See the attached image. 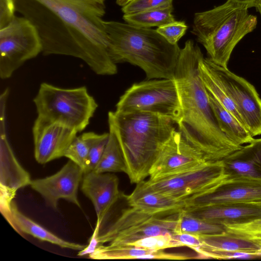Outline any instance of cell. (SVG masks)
Instances as JSON below:
<instances>
[{
    "label": "cell",
    "instance_id": "6da1fadb",
    "mask_svg": "<svg viewBox=\"0 0 261 261\" xmlns=\"http://www.w3.org/2000/svg\"><path fill=\"white\" fill-rule=\"evenodd\" d=\"M14 1L16 12L38 30L44 55L79 58L98 75L117 73L102 18L106 0Z\"/></svg>",
    "mask_w": 261,
    "mask_h": 261
},
{
    "label": "cell",
    "instance_id": "7a4b0ae2",
    "mask_svg": "<svg viewBox=\"0 0 261 261\" xmlns=\"http://www.w3.org/2000/svg\"><path fill=\"white\" fill-rule=\"evenodd\" d=\"M202 56L192 40H187L180 49L174 75L181 107L178 130L207 161L223 160L244 146L232 142L218 126L199 73L198 63Z\"/></svg>",
    "mask_w": 261,
    "mask_h": 261
},
{
    "label": "cell",
    "instance_id": "3957f363",
    "mask_svg": "<svg viewBox=\"0 0 261 261\" xmlns=\"http://www.w3.org/2000/svg\"><path fill=\"white\" fill-rule=\"evenodd\" d=\"M109 127L118 138L132 184L149 176L165 144L176 130L171 119L145 112L108 113Z\"/></svg>",
    "mask_w": 261,
    "mask_h": 261
},
{
    "label": "cell",
    "instance_id": "277c9868",
    "mask_svg": "<svg viewBox=\"0 0 261 261\" xmlns=\"http://www.w3.org/2000/svg\"><path fill=\"white\" fill-rule=\"evenodd\" d=\"M108 51L115 63L128 62L141 68L147 80L174 79L180 49L156 29L103 20Z\"/></svg>",
    "mask_w": 261,
    "mask_h": 261
},
{
    "label": "cell",
    "instance_id": "5b68a950",
    "mask_svg": "<svg viewBox=\"0 0 261 261\" xmlns=\"http://www.w3.org/2000/svg\"><path fill=\"white\" fill-rule=\"evenodd\" d=\"M248 9L227 0L211 10L194 14L192 32L215 64L228 68L234 47L256 27L257 17Z\"/></svg>",
    "mask_w": 261,
    "mask_h": 261
},
{
    "label": "cell",
    "instance_id": "8992f818",
    "mask_svg": "<svg viewBox=\"0 0 261 261\" xmlns=\"http://www.w3.org/2000/svg\"><path fill=\"white\" fill-rule=\"evenodd\" d=\"M33 102L39 116L59 122L77 133L89 125L98 105L85 86L63 88L40 84Z\"/></svg>",
    "mask_w": 261,
    "mask_h": 261
},
{
    "label": "cell",
    "instance_id": "52a82bcc",
    "mask_svg": "<svg viewBox=\"0 0 261 261\" xmlns=\"http://www.w3.org/2000/svg\"><path fill=\"white\" fill-rule=\"evenodd\" d=\"M236 175L229 172L224 160L208 161L196 168L164 178L143 180V187L184 201L214 192Z\"/></svg>",
    "mask_w": 261,
    "mask_h": 261
},
{
    "label": "cell",
    "instance_id": "ba28073f",
    "mask_svg": "<svg viewBox=\"0 0 261 261\" xmlns=\"http://www.w3.org/2000/svg\"><path fill=\"white\" fill-rule=\"evenodd\" d=\"M120 112H145L171 119L178 124L181 117L179 93L174 79L147 80L135 83L116 105Z\"/></svg>",
    "mask_w": 261,
    "mask_h": 261
},
{
    "label": "cell",
    "instance_id": "9c48e42d",
    "mask_svg": "<svg viewBox=\"0 0 261 261\" xmlns=\"http://www.w3.org/2000/svg\"><path fill=\"white\" fill-rule=\"evenodd\" d=\"M178 213L162 216L130 206L123 210L114 222L99 232L98 245H128L147 237L174 234Z\"/></svg>",
    "mask_w": 261,
    "mask_h": 261
},
{
    "label": "cell",
    "instance_id": "30bf717a",
    "mask_svg": "<svg viewBox=\"0 0 261 261\" xmlns=\"http://www.w3.org/2000/svg\"><path fill=\"white\" fill-rule=\"evenodd\" d=\"M38 30L27 18L15 15L0 28V77L6 80L26 61L42 52Z\"/></svg>",
    "mask_w": 261,
    "mask_h": 261
},
{
    "label": "cell",
    "instance_id": "8fae6325",
    "mask_svg": "<svg viewBox=\"0 0 261 261\" xmlns=\"http://www.w3.org/2000/svg\"><path fill=\"white\" fill-rule=\"evenodd\" d=\"M208 60L214 73L234 103L246 128L253 137L261 135V99L254 87L228 68Z\"/></svg>",
    "mask_w": 261,
    "mask_h": 261
},
{
    "label": "cell",
    "instance_id": "7c38bea8",
    "mask_svg": "<svg viewBox=\"0 0 261 261\" xmlns=\"http://www.w3.org/2000/svg\"><path fill=\"white\" fill-rule=\"evenodd\" d=\"M207 162L203 154L175 130L152 166L149 179L155 180L182 173Z\"/></svg>",
    "mask_w": 261,
    "mask_h": 261
},
{
    "label": "cell",
    "instance_id": "4fadbf2b",
    "mask_svg": "<svg viewBox=\"0 0 261 261\" xmlns=\"http://www.w3.org/2000/svg\"><path fill=\"white\" fill-rule=\"evenodd\" d=\"M5 109H1L0 205L3 216L12 225L11 205L17 191L30 185V174L16 158L8 141L5 129Z\"/></svg>",
    "mask_w": 261,
    "mask_h": 261
},
{
    "label": "cell",
    "instance_id": "5bb4252c",
    "mask_svg": "<svg viewBox=\"0 0 261 261\" xmlns=\"http://www.w3.org/2000/svg\"><path fill=\"white\" fill-rule=\"evenodd\" d=\"M77 133L62 123L38 116L32 128L35 160L44 164L64 156Z\"/></svg>",
    "mask_w": 261,
    "mask_h": 261
},
{
    "label": "cell",
    "instance_id": "9a60e30c",
    "mask_svg": "<svg viewBox=\"0 0 261 261\" xmlns=\"http://www.w3.org/2000/svg\"><path fill=\"white\" fill-rule=\"evenodd\" d=\"M84 174L77 165L69 160L53 175L32 180L30 186L54 208L57 207L60 199L67 200L81 207L77 191Z\"/></svg>",
    "mask_w": 261,
    "mask_h": 261
},
{
    "label": "cell",
    "instance_id": "2e32d148",
    "mask_svg": "<svg viewBox=\"0 0 261 261\" xmlns=\"http://www.w3.org/2000/svg\"><path fill=\"white\" fill-rule=\"evenodd\" d=\"M242 203H261V178L236 175L214 192L192 200L186 207Z\"/></svg>",
    "mask_w": 261,
    "mask_h": 261
},
{
    "label": "cell",
    "instance_id": "e0dca14e",
    "mask_svg": "<svg viewBox=\"0 0 261 261\" xmlns=\"http://www.w3.org/2000/svg\"><path fill=\"white\" fill-rule=\"evenodd\" d=\"M81 190L92 202L96 223L100 225L111 207L124 195L119 191L118 177L110 172L84 174Z\"/></svg>",
    "mask_w": 261,
    "mask_h": 261
},
{
    "label": "cell",
    "instance_id": "ac0fdd59",
    "mask_svg": "<svg viewBox=\"0 0 261 261\" xmlns=\"http://www.w3.org/2000/svg\"><path fill=\"white\" fill-rule=\"evenodd\" d=\"M186 212L208 222H241L261 218V203L186 207Z\"/></svg>",
    "mask_w": 261,
    "mask_h": 261
},
{
    "label": "cell",
    "instance_id": "d6986e66",
    "mask_svg": "<svg viewBox=\"0 0 261 261\" xmlns=\"http://www.w3.org/2000/svg\"><path fill=\"white\" fill-rule=\"evenodd\" d=\"M130 194L124 196L130 206L149 213L167 216L182 211L187 204L143 187L140 183Z\"/></svg>",
    "mask_w": 261,
    "mask_h": 261
},
{
    "label": "cell",
    "instance_id": "ffe728a7",
    "mask_svg": "<svg viewBox=\"0 0 261 261\" xmlns=\"http://www.w3.org/2000/svg\"><path fill=\"white\" fill-rule=\"evenodd\" d=\"M12 226L17 231L29 234L38 239L58 245L62 248L81 251L86 245L65 241L35 222L18 208L15 202L11 205Z\"/></svg>",
    "mask_w": 261,
    "mask_h": 261
},
{
    "label": "cell",
    "instance_id": "44dd1931",
    "mask_svg": "<svg viewBox=\"0 0 261 261\" xmlns=\"http://www.w3.org/2000/svg\"><path fill=\"white\" fill-rule=\"evenodd\" d=\"M207 91L213 113L221 131L237 145L243 146L244 144L253 142L255 138L248 129Z\"/></svg>",
    "mask_w": 261,
    "mask_h": 261
},
{
    "label": "cell",
    "instance_id": "7402d4cb",
    "mask_svg": "<svg viewBox=\"0 0 261 261\" xmlns=\"http://www.w3.org/2000/svg\"><path fill=\"white\" fill-rule=\"evenodd\" d=\"M201 245L194 250L199 254L207 251L244 252L261 256V247L249 241L222 233L199 236Z\"/></svg>",
    "mask_w": 261,
    "mask_h": 261
},
{
    "label": "cell",
    "instance_id": "603a6c76",
    "mask_svg": "<svg viewBox=\"0 0 261 261\" xmlns=\"http://www.w3.org/2000/svg\"><path fill=\"white\" fill-rule=\"evenodd\" d=\"M109 138L102 155L93 171L97 173L123 172L127 167L118 138L113 128L109 127Z\"/></svg>",
    "mask_w": 261,
    "mask_h": 261
},
{
    "label": "cell",
    "instance_id": "cb8c5ba5",
    "mask_svg": "<svg viewBox=\"0 0 261 261\" xmlns=\"http://www.w3.org/2000/svg\"><path fill=\"white\" fill-rule=\"evenodd\" d=\"M173 5L134 13L124 14L123 18L129 24L143 28L159 27L175 21Z\"/></svg>",
    "mask_w": 261,
    "mask_h": 261
},
{
    "label": "cell",
    "instance_id": "d4e9b609",
    "mask_svg": "<svg viewBox=\"0 0 261 261\" xmlns=\"http://www.w3.org/2000/svg\"><path fill=\"white\" fill-rule=\"evenodd\" d=\"M174 232L201 236L222 233L225 230L222 225L207 222L183 210L178 214Z\"/></svg>",
    "mask_w": 261,
    "mask_h": 261
},
{
    "label": "cell",
    "instance_id": "484cf974",
    "mask_svg": "<svg viewBox=\"0 0 261 261\" xmlns=\"http://www.w3.org/2000/svg\"><path fill=\"white\" fill-rule=\"evenodd\" d=\"M155 251L130 245H98L89 257L94 259H142Z\"/></svg>",
    "mask_w": 261,
    "mask_h": 261
},
{
    "label": "cell",
    "instance_id": "4316f807",
    "mask_svg": "<svg viewBox=\"0 0 261 261\" xmlns=\"http://www.w3.org/2000/svg\"><path fill=\"white\" fill-rule=\"evenodd\" d=\"M219 224L223 226L227 234L261 247V218L241 222H222Z\"/></svg>",
    "mask_w": 261,
    "mask_h": 261
},
{
    "label": "cell",
    "instance_id": "83f0119b",
    "mask_svg": "<svg viewBox=\"0 0 261 261\" xmlns=\"http://www.w3.org/2000/svg\"><path fill=\"white\" fill-rule=\"evenodd\" d=\"M81 135L89 147L85 174L93 171L99 162L108 143L109 133L98 134L94 132H87Z\"/></svg>",
    "mask_w": 261,
    "mask_h": 261
},
{
    "label": "cell",
    "instance_id": "f1b7e54d",
    "mask_svg": "<svg viewBox=\"0 0 261 261\" xmlns=\"http://www.w3.org/2000/svg\"><path fill=\"white\" fill-rule=\"evenodd\" d=\"M227 170L232 174L250 178H261V173L249 159L236 151L223 160Z\"/></svg>",
    "mask_w": 261,
    "mask_h": 261
},
{
    "label": "cell",
    "instance_id": "f546056e",
    "mask_svg": "<svg viewBox=\"0 0 261 261\" xmlns=\"http://www.w3.org/2000/svg\"><path fill=\"white\" fill-rule=\"evenodd\" d=\"M172 234L166 233L147 237L131 243L128 245L153 250L183 246L180 242L173 237Z\"/></svg>",
    "mask_w": 261,
    "mask_h": 261
},
{
    "label": "cell",
    "instance_id": "4dcf8cb0",
    "mask_svg": "<svg viewBox=\"0 0 261 261\" xmlns=\"http://www.w3.org/2000/svg\"><path fill=\"white\" fill-rule=\"evenodd\" d=\"M89 147L82 135L76 136L65 152L64 156L67 158L86 172L88 158Z\"/></svg>",
    "mask_w": 261,
    "mask_h": 261
},
{
    "label": "cell",
    "instance_id": "1f68e13d",
    "mask_svg": "<svg viewBox=\"0 0 261 261\" xmlns=\"http://www.w3.org/2000/svg\"><path fill=\"white\" fill-rule=\"evenodd\" d=\"M188 26L184 21H174L163 25L156 29L168 42L177 44L179 39L185 34Z\"/></svg>",
    "mask_w": 261,
    "mask_h": 261
},
{
    "label": "cell",
    "instance_id": "d6a6232c",
    "mask_svg": "<svg viewBox=\"0 0 261 261\" xmlns=\"http://www.w3.org/2000/svg\"><path fill=\"white\" fill-rule=\"evenodd\" d=\"M173 0H132L122 7L124 14L156 9L172 4Z\"/></svg>",
    "mask_w": 261,
    "mask_h": 261
},
{
    "label": "cell",
    "instance_id": "836d02e7",
    "mask_svg": "<svg viewBox=\"0 0 261 261\" xmlns=\"http://www.w3.org/2000/svg\"><path fill=\"white\" fill-rule=\"evenodd\" d=\"M238 152L250 160L261 173V138L255 139L253 142L244 146Z\"/></svg>",
    "mask_w": 261,
    "mask_h": 261
},
{
    "label": "cell",
    "instance_id": "e575fe53",
    "mask_svg": "<svg viewBox=\"0 0 261 261\" xmlns=\"http://www.w3.org/2000/svg\"><path fill=\"white\" fill-rule=\"evenodd\" d=\"M15 12L14 0H0V28L12 20Z\"/></svg>",
    "mask_w": 261,
    "mask_h": 261
},
{
    "label": "cell",
    "instance_id": "d590c367",
    "mask_svg": "<svg viewBox=\"0 0 261 261\" xmlns=\"http://www.w3.org/2000/svg\"><path fill=\"white\" fill-rule=\"evenodd\" d=\"M173 237L180 242L183 246H187L194 250L199 247L201 241L199 236L186 233H175Z\"/></svg>",
    "mask_w": 261,
    "mask_h": 261
},
{
    "label": "cell",
    "instance_id": "8d00e7d4",
    "mask_svg": "<svg viewBox=\"0 0 261 261\" xmlns=\"http://www.w3.org/2000/svg\"><path fill=\"white\" fill-rule=\"evenodd\" d=\"M234 3L238 4L250 8L255 7L256 3L258 0H228Z\"/></svg>",
    "mask_w": 261,
    "mask_h": 261
},
{
    "label": "cell",
    "instance_id": "74e56055",
    "mask_svg": "<svg viewBox=\"0 0 261 261\" xmlns=\"http://www.w3.org/2000/svg\"><path fill=\"white\" fill-rule=\"evenodd\" d=\"M255 7L256 8V10L258 11V12L260 13L261 16V0L257 1V2L255 4Z\"/></svg>",
    "mask_w": 261,
    "mask_h": 261
}]
</instances>
